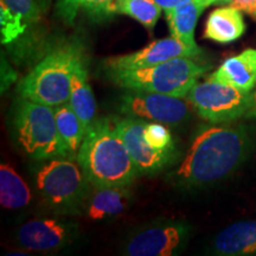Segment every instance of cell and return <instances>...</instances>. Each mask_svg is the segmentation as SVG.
<instances>
[{
  "mask_svg": "<svg viewBox=\"0 0 256 256\" xmlns=\"http://www.w3.org/2000/svg\"><path fill=\"white\" fill-rule=\"evenodd\" d=\"M255 146L252 127H200L178 168L168 174L174 186L200 188L216 184L243 165Z\"/></svg>",
  "mask_w": 256,
  "mask_h": 256,
  "instance_id": "1",
  "label": "cell"
},
{
  "mask_svg": "<svg viewBox=\"0 0 256 256\" xmlns=\"http://www.w3.org/2000/svg\"><path fill=\"white\" fill-rule=\"evenodd\" d=\"M78 162L92 186H128L139 174L114 118L96 119L88 128Z\"/></svg>",
  "mask_w": 256,
  "mask_h": 256,
  "instance_id": "2",
  "label": "cell"
},
{
  "mask_svg": "<svg viewBox=\"0 0 256 256\" xmlns=\"http://www.w3.org/2000/svg\"><path fill=\"white\" fill-rule=\"evenodd\" d=\"M83 62L86 50L81 40L72 38L60 42L19 82L18 94L50 107L66 104L72 76Z\"/></svg>",
  "mask_w": 256,
  "mask_h": 256,
  "instance_id": "3",
  "label": "cell"
},
{
  "mask_svg": "<svg viewBox=\"0 0 256 256\" xmlns=\"http://www.w3.org/2000/svg\"><path fill=\"white\" fill-rule=\"evenodd\" d=\"M208 69L191 57H178L145 68L107 72L112 81L126 90H145L188 98Z\"/></svg>",
  "mask_w": 256,
  "mask_h": 256,
  "instance_id": "4",
  "label": "cell"
},
{
  "mask_svg": "<svg viewBox=\"0 0 256 256\" xmlns=\"http://www.w3.org/2000/svg\"><path fill=\"white\" fill-rule=\"evenodd\" d=\"M37 188L44 200L62 212H76L86 206L90 182L78 159L48 160L36 174Z\"/></svg>",
  "mask_w": 256,
  "mask_h": 256,
  "instance_id": "5",
  "label": "cell"
},
{
  "mask_svg": "<svg viewBox=\"0 0 256 256\" xmlns=\"http://www.w3.org/2000/svg\"><path fill=\"white\" fill-rule=\"evenodd\" d=\"M14 126L19 144L34 159L64 158L54 107L22 98L16 112Z\"/></svg>",
  "mask_w": 256,
  "mask_h": 256,
  "instance_id": "6",
  "label": "cell"
},
{
  "mask_svg": "<svg viewBox=\"0 0 256 256\" xmlns=\"http://www.w3.org/2000/svg\"><path fill=\"white\" fill-rule=\"evenodd\" d=\"M186 98L202 119L220 124L244 118L250 104V92L208 80L206 82L197 83Z\"/></svg>",
  "mask_w": 256,
  "mask_h": 256,
  "instance_id": "7",
  "label": "cell"
},
{
  "mask_svg": "<svg viewBox=\"0 0 256 256\" xmlns=\"http://www.w3.org/2000/svg\"><path fill=\"white\" fill-rule=\"evenodd\" d=\"M194 106L185 98L160 92L128 90L120 98L119 112L124 116L178 126L190 118Z\"/></svg>",
  "mask_w": 256,
  "mask_h": 256,
  "instance_id": "8",
  "label": "cell"
},
{
  "mask_svg": "<svg viewBox=\"0 0 256 256\" xmlns=\"http://www.w3.org/2000/svg\"><path fill=\"white\" fill-rule=\"evenodd\" d=\"M190 226L184 222H166L148 226L127 242L124 254L130 256L177 255L186 246Z\"/></svg>",
  "mask_w": 256,
  "mask_h": 256,
  "instance_id": "9",
  "label": "cell"
},
{
  "mask_svg": "<svg viewBox=\"0 0 256 256\" xmlns=\"http://www.w3.org/2000/svg\"><path fill=\"white\" fill-rule=\"evenodd\" d=\"M114 122L140 174H156L172 162L174 151H158L146 142L145 120L124 116L114 118Z\"/></svg>",
  "mask_w": 256,
  "mask_h": 256,
  "instance_id": "10",
  "label": "cell"
},
{
  "mask_svg": "<svg viewBox=\"0 0 256 256\" xmlns=\"http://www.w3.org/2000/svg\"><path fill=\"white\" fill-rule=\"evenodd\" d=\"M203 52L200 46H191L174 36L152 42L151 44L128 55L112 57L107 60V70L136 69L166 62L178 57L194 58Z\"/></svg>",
  "mask_w": 256,
  "mask_h": 256,
  "instance_id": "11",
  "label": "cell"
},
{
  "mask_svg": "<svg viewBox=\"0 0 256 256\" xmlns=\"http://www.w3.org/2000/svg\"><path fill=\"white\" fill-rule=\"evenodd\" d=\"M74 230L62 220L40 218L28 220L18 230V243L31 252H56L72 241Z\"/></svg>",
  "mask_w": 256,
  "mask_h": 256,
  "instance_id": "12",
  "label": "cell"
},
{
  "mask_svg": "<svg viewBox=\"0 0 256 256\" xmlns=\"http://www.w3.org/2000/svg\"><path fill=\"white\" fill-rule=\"evenodd\" d=\"M46 0H0L2 43L10 44L36 24L46 11Z\"/></svg>",
  "mask_w": 256,
  "mask_h": 256,
  "instance_id": "13",
  "label": "cell"
},
{
  "mask_svg": "<svg viewBox=\"0 0 256 256\" xmlns=\"http://www.w3.org/2000/svg\"><path fill=\"white\" fill-rule=\"evenodd\" d=\"M209 80L252 92L256 86V49H247L224 60Z\"/></svg>",
  "mask_w": 256,
  "mask_h": 256,
  "instance_id": "14",
  "label": "cell"
},
{
  "mask_svg": "<svg viewBox=\"0 0 256 256\" xmlns=\"http://www.w3.org/2000/svg\"><path fill=\"white\" fill-rule=\"evenodd\" d=\"M212 252L222 256L256 255V220H241L223 229L214 240Z\"/></svg>",
  "mask_w": 256,
  "mask_h": 256,
  "instance_id": "15",
  "label": "cell"
},
{
  "mask_svg": "<svg viewBox=\"0 0 256 256\" xmlns=\"http://www.w3.org/2000/svg\"><path fill=\"white\" fill-rule=\"evenodd\" d=\"M130 196L128 186H92L86 200V214L92 220L119 216L127 209Z\"/></svg>",
  "mask_w": 256,
  "mask_h": 256,
  "instance_id": "16",
  "label": "cell"
},
{
  "mask_svg": "<svg viewBox=\"0 0 256 256\" xmlns=\"http://www.w3.org/2000/svg\"><path fill=\"white\" fill-rule=\"evenodd\" d=\"M246 32L241 10L235 6H222L214 10L206 19L203 37L220 44L238 40Z\"/></svg>",
  "mask_w": 256,
  "mask_h": 256,
  "instance_id": "17",
  "label": "cell"
},
{
  "mask_svg": "<svg viewBox=\"0 0 256 256\" xmlns=\"http://www.w3.org/2000/svg\"><path fill=\"white\" fill-rule=\"evenodd\" d=\"M57 130L63 146L64 158L78 159L84 142L87 128L72 110L69 102L54 107Z\"/></svg>",
  "mask_w": 256,
  "mask_h": 256,
  "instance_id": "18",
  "label": "cell"
},
{
  "mask_svg": "<svg viewBox=\"0 0 256 256\" xmlns=\"http://www.w3.org/2000/svg\"><path fill=\"white\" fill-rule=\"evenodd\" d=\"M209 6L211 5L206 2H191L165 11L171 36L188 46H197L194 42V28L202 12Z\"/></svg>",
  "mask_w": 256,
  "mask_h": 256,
  "instance_id": "19",
  "label": "cell"
},
{
  "mask_svg": "<svg viewBox=\"0 0 256 256\" xmlns=\"http://www.w3.org/2000/svg\"><path fill=\"white\" fill-rule=\"evenodd\" d=\"M68 102L88 130L96 120V101L92 89L88 83L86 62L78 66L74 74Z\"/></svg>",
  "mask_w": 256,
  "mask_h": 256,
  "instance_id": "20",
  "label": "cell"
},
{
  "mask_svg": "<svg viewBox=\"0 0 256 256\" xmlns=\"http://www.w3.org/2000/svg\"><path fill=\"white\" fill-rule=\"evenodd\" d=\"M31 200V191L28 184L8 165L0 166V203L10 210L26 206Z\"/></svg>",
  "mask_w": 256,
  "mask_h": 256,
  "instance_id": "21",
  "label": "cell"
},
{
  "mask_svg": "<svg viewBox=\"0 0 256 256\" xmlns=\"http://www.w3.org/2000/svg\"><path fill=\"white\" fill-rule=\"evenodd\" d=\"M162 11V8L156 0H116L113 6L114 14L128 16L148 30L158 23Z\"/></svg>",
  "mask_w": 256,
  "mask_h": 256,
  "instance_id": "22",
  "label": "cell"
},
{
  "mask_svg": "<svg viewBox=\"0 0 256 256\" xmlns=\"http://www.w3.org/2000/svg\"><path fill=\"white\" fill-rule=\"evenodd\" d=\"M116 0H58L57 12L66 23H72L81 11L96 17H110Z\"/></svg>",
  "mask_w": 256,
  "mask_h": 256,
  "instance_id": "23",
  "label": "cell"
},
{
  "mask_svg": "<svg viewBox=\"0 0 256 256\" xmlns=\"http://www.w3.org/2000/svg\"><path fill=\"white\" fill-rule=\"evenodd\" d=\"M144 136L150 146L158 151H174V144L168 126L160 122H147L144 128Z\"/></svg>",
  "mask_w": 256,
  "mask_h": 256,
  "instance_id": "24",
  "label": "cell"
},
{
  "mask_svg": "<svg viewBox=\"0 0 256 256\" xmlns=\"http://www.w3.org/2000/svg\"><path fill=\"white\" fill-rule=\"evenodd\" d=\"M156 2L162 6L164 11L178 8V6L188 4V2H209L210 5L230 4V0H156Z\"/></svg>",
  "mask_w": 256,
  "mask_h": 256,
  "instance_id": "25",
  "label": "cell"
},
{
  "mask_svg": "<svg viewBox=\"0 0 256 256\" xmlns=\"http://www.w3.org/2000/svg\"><path fill=\"white\" fill-rule=\"evenodd\" d=\"M230 5L235 6L256 19V0H230Z\"/></svg>",
  "mask_w": 256,
  "mask_h": 256,
  "instance_id": "26",
  "label": "cell"
},
{
  "mask_svg": "<svg viewBox=\"0 0 256 256\" xmlns=\"http://www.w3.org/2000/svg\"><path fill=\"white\" fill-rule=\"evenodd\" d=\"M244 119H256V89L250 92V104L247 113L244 114Z\"/></svg>",
  "mask_w": 256,
  "mask_h": 256,
  "instance_id": "27",
  "label": "cell"
}]
</instances>
